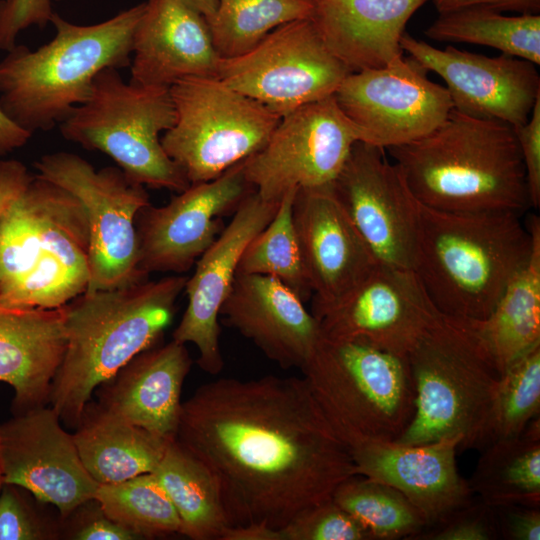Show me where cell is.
Wrapping results in <instances>:
<instances>
[{"label": "cell", "instance_id": "24", "mask_svg": "<svg viewBox=\"0 0 540 540\" xmlns=\"http://www.w3.org/2000/svg\"><path fill=\"white\" fill-rule=\"evenodd\" d=\"M131 56L129 81L167 88L186 77H217L221 60L207 20L182 0L144 2Z\"/></svg>", "mask_w": 540, "mask_h": 540}, {"label": "cell", "instance_id": "1", "mask_svg": "<svg viewBox=\"0 0 540 540\" xmlns=\"http://www.w3.org/2000/svg\"><path fill=\"white\" fill-rule=\"evenodd\" d=\"M216 479L230 526L281 530L357 475L304 378H220L182 402L176 434Z\"/></svg>", "mask_w": 540, "mask_h": 540}, {"label": "cell", "instance_id": "31", "mask_svg": "<svg viewBox=\"0 0 540 540\" xmlns=\"http://www.w3.org/2000/svg\"><path fill=\"white\" fill-rule=\"evenodd\" d=\"M174 505L181 535L193 540L220 539L230 520L216 479L178 441H171L152 472Z\"/></svg>", "mask_w": 540, "mask_h": 540}, {"label": "cell", "instance_id": "49", "mask_svg": "<svg viewBox=\"0 0 540 540\" xmlns=\"http://www.w3.org/2000/svg\"><path fill=\"white\" fill-rule=\"evenodd\" d=\"M201 15L205 17L207 22L212 18L218 0H182Z\"/></svg>", "mask_w": 540, "mask_h": 540}, {"label": "cell", "instance_id": "45", "mask_svg": "<svg viewBox=\"0 0 540 540\" xmlns=\"http://www.w3.org/2000/svg\"><path fill=\"white\" fill-rule=\"evenodd\" d=\"M33 176L18 160L0 159V222L11 204L24 191Z\"/></svg>", "mask_w": 540, "mask_h": 540}, {"label": "cell", "instance_id": "30", "mask_svg": "<svg viewBox=\"0 0 540 540\" xmlns=\"http://www.w3.org/2000/svg\"><path fill=\"white\" fill-rule=\"evenodd\" d=\"M489 506H540V417L510 438L485 446L468 481Z\"/></svg>", "mask_w": 540, "mask_h": 540}, {"label": "cell", "instance_id": "37", "mask_svg": "<svg viewBox=\"0 0 540 540\" xmlns=\"http://www.w3.org/2000/svg\"><path fill=\"white\" fill-rule=\"evenodd\" d=\"M540 411V344L500 375L484 429L482 447L519 435Z\"/></svg>", "mask_w": 540, "mask_h": 540}, {"label": "cell", "instance_id": "34", "mask_svg": "<svg viewBox=\"0 0 540 540\" xmlns=\"http://www.w3.org/2000/svg\"><path fill=\"white\" fill-rule=\"evenodd\" d=\"M332 499L364 527L371 540L415 539L428 526L400 491L360 475L343 481Z\"/></svg>", "mask_w": 540, "mask_h": 540}, {"label": "cell", "instance_id": "35", "mask_svg": "<svg viewBox=\"0 0 540 540\" xmlns=\"http://www.w3.org/2000/svg\"><path fill=\"white\" fill-rule=\"evenodd\" d=\"M310 0H218L208 21L221 58L240 56L288 22L310 18Z\"/></svg>", "mask_w": 540, "mask_h": 540}, {"label": "cell", "instance_id": "7", "mask_svg": "<svg viewBox=\"0 0 540 540\" xmlns=\"http://www.w3.org/2000/svg\"><path fill=\"white\" fill-rule=\"evenodd\" d=\"M415 389L414 416L397 442L418 445L460 438L481 449L500 373L473 336L441 315L405 358Z\"/></svg>", "mask_w": 540, "mask_h": 540}, {"label": "cell", "instance_id": "28", "mask_svg": "<svg viewBox=\"0 0 540 540\" xmlns=\"http://www.w3.org/2000/svg\"><path fill=\"white\" fill-rule=\"evenodd\" d=\"M527 224L533 237L531 253L490 313L482 319L454 318L473 336L500 375L540 344V220L533 215Z\"/></svg>", "mask_w": 540, "mask_h": 540}, {"label": "cell", "instance_id": "51", "mask_svg": "<svg viewBox=\"0 0 540 540\" xmlns=\"http://www.w3.org/2000/svg\"><path fill=\"white\" fill-rule=\"evenodd\" d=\"M51 1H63V0H51Z\"/></svg>", "mask_w": 540, "mask_h": 540}, {"label": "cell", "instance_id": "29", "mask_svg": "<svg viewBox=\"0 0 540 540\" xmlns=\"http://www.w3.org/2000/svg\"><path fill=\"white\" fill-rule=\"evenodd\" d=\"M72 435L85 469L98 484L152 473L171 442L92 400Z\"/></svg>", "mask_w": 540, "mask_h": 540}, {"label": "cell", "instance_id": "22", "mask_svg": "<svg viewBox=\"0 0 540 540\" xmlns=\"http://www.w3.org/2000/svg\"><path fill=\"white\" fill-rule=\"evenodd\" d=\"M292 213L312 287V306L334 301L379 264L331 184L298 189Z\"/></svg>", "mask_w": 540, "mask_h": 540}, {"label": "cell", "instance_id": "41", "mask_svg": "<svg viewBox=\"0 0 540 540\" xmlns=\"http://www.w3.org/2000/svg\"><path fill=\"white\" fill-rule=\"evenodd\" d=\"M51 0H0V50L16 45L18 34L30 26L45 27L54 13Z\"/></svg>", "mask_w": 540, "mask_h": 540}, {"label": "cell", "instance_id": "43", "mask_svg": "<svg viewBox=\"0 0 540 540\" xmlns=\"http://www.w3.org/2000/svg\"><path fill=\"white\" fill-rule=\"evenodd\" d=\"M515 129V128H514ZM525 168L531 206H540V98L528 121L515 129Z\"/></svg>", "mask_w": 540, "mask_h": 540}, {"label": "cell", "instance_id": "40", "mask_svg": "<svg viewBox=\"0 0 540 540\" xmlns=\"http://www.w3.org/2000/svg\"><path fill=\"white\" fill-rule=\"evenodd\" d=\"M499 538L492 506L479 499L458 509L444 521L427 527L415 539L491 540Z\"/></svg>", "mask_w": 540, "mask_h": 540}, {"label": "cell", "instance_id": "46", "mask_svg": "<svg viewBox=\"0 0 540 540\" xmlns=\"http://www.w3.org/2000/svg\"><path fill=\"white\" fill-rule=\"evenodd\" d=\"M439 13L460 8L482 6L500 12L514 11L520 14H538L540 0H432Z\"/></svg>", "mask_w": 540, "mask_h": 540}, {"label": "cell", "instance_id": "12", "mask_svg": "<svg viewBox=\"0 0 540 540\" xmlns=\"http://www.w3.org/2000/svg\"><path fill=\"white\" fill-rule=\"evenodd\" d=\"M349 73L304 18L277 27L240 56L221 58L217 77L282 117L334 95Z\"/></svg>", "mask_w": 540, "mask_h": 540}, {"label": "cell", "instance_id": "9", "mask_svg": "<svg viewBox=\"0 0 540 540\" xmlns=\"http://www.w3.org/2000/svg\"><path fill=\"white\" fill-rule=\"evenodd\" d=\"M301 371L346 446L360 440L397 441L414 416L415 389L405 358L323 337Z\"/></svg>", "mask_w": 540, "mask_h": 540}, {"label": "cell", "instance_id": "6", "mask_svg": "<svg viewBox=\"0 0 540 540\" xmlns=\"http://www.w3.org/2000/svg\"><path fill=\"white\" fill-rule=\"evenodd\" d=\"M90 229L82 203L33 176L0 222V303L53 309L86 292Z\"/></svg>", "mask_w": 540, "mask_h": 540}, {"label": "cell", "instance_id": "42", "mask_svg": "<svg viewBox=\"0 0 540 540\" xmlns=\"http://www.w3.org/2000/svg\"><path fill=\"white\" fill-rule=\"evenodd\" d=\"M72 520L69 539L76 540H136L138 537L110 519L95 499L76 508L68 517ZM64 518V519H66Z\"/></svg>", "mask_w": 540, "mask_h": 540}, {"label": "cell", "instance_id": "26", "mask_svg": "<svg viewBox=\"0 0 540 540\" xmlns=\"http://www.w3.org/2000/svg\"><path fill=\"white\" fill-rule=\"evenodd\" d=\"M428 0H310L328 49L350 72L383 68L404 55L401 38Z\"/></svg>", "mask_w": 540, "mask_h": 540}, {"label": "cell", "instance_id": "11", "mask_svg": "<svg viewBox=\"0 0 540 540\" xmlns=\"http://www.w3.org/2000/svg\"><path fill=\"white\" fill-rule=\"evenodd\" d=\"M38 177L74 195L90 229V279L86 292L112 290L147 279L138 265L136 216L150 204L145 186L119 167L96 170L79 155L55 152L36 163Z\"/></svg>", "mask_w": 540, "mask_h": 540}, {"label": "cell", "instance_id": "20", "mask_svg": "<svg viewBox=\"0 0 540 540\" xmlns=\"http://www.w3.org/2000/svg\"><path fill=\"white\" fill-rule=\"evenodd\" d=\"M278 204L263 200L254 190L249 192L187 278L184 290L188 303L172 339L192 343L199 353L198 365L209 374L216 375L224 367L219 345L220 310L233 288L241 255L270 222Z\"/></svg>", "mask_w": 540, "mask_h": 540}, {"label": "cell", "instance_id": "8", "mask_svg": "<svg viewBox=\"0 0 540 540\" xmlns=\"http://www.w3.org/2000/svg\"><path fill=\"white\" fill-rule=\"evenodd\" d=\"M175 120L170 88L126 82L118 69L106 68L59 128L66 140L112 158L132 181L179 193L191 183L160 137Z\"/></svg>", "mask_w": 540, "mask_h": 540}, {"label": "cell", "instance_id": "33", "mask_svg": "<svg viewBox=\"0 0 540 540\" xmlns=\"http://www.w3.org/2000/svg\"><path fill=\"white\" fill-rule=\"evenodd\" d=\"M298 189L287 191L270 222L248 243L237 275H263L277 279L303 302L313 295L293 222Z\"/></svg>", "mask_w": 540, "mask_h": 540}, {"label": "cell", "instance_id": "23", "mask_svg": "<svg viewBox=\"0 0 540 540\" xmlns=\"http://www.w3.org/2000/svg\"><path fill=\"white\" fill-rule=\"evenodd\" d=\"M304 303L275 278L236 275L220 316L283 369L301 370L323 339L318 321Z\"/></svg>", "mask_w": 540, "mask_h": 540}, {"label": "cell", "instance_id": "16", "mask_svg": "<svg viewBox=\"0 0 540 540\" xmlns=\"http://www.w3.org/2000/svg\"><path fill=\"white\" fill-rule=\"evenodd\" d=\"M243 164L213 180L190 184L164 206L150 203L138 212V265L145 275H180L196 263L224 228L222 218L234 212L253 190L246 182Z\"/></svg>", "mask_w": 540, "mask_h": 540}, {"label": "cell", "instance_id": "27", "mask_svg": "<svg viewBox=\"0 0 540 540\" xmlns=\"http://www.w3.org/2000/svg\"><path fill=\"white\" fill-rule=\"evenodd\" d=\"M67 305L23 308L0 303V382L13 388V414L47 405L66 345Z\"/></svg>", "mask_w": 540, "mask_h": 540}, {"label": "cell", "instance_id": "19", "mask_svg": "<svg viewBox=\"0 0 540 540\" xmlns=\"http://www.w3.org/2000/svg\"><path fill=\"white\" fill-rule=\"evenodd\" d=\"M404 52L446 84L453 109L468 116L524 125L540 98V75L534 63L501 54L488 57L451 45L434 47L405 32Z\"/></svg>", "mask_w": 540, "mask_h": 540}, {"label": "cell", "instance_id": "2", "mask_svg": "<svg viewBox=\"0 0 540 540\" xmlns=\"http://www.w3.org/2000/svg\"><path fill=\"white\" fill-rule=\"evenodd\" d=\"M413 196L455 212L506 211L531 206L514 127L452 109L427 135L386 149Z\"/></svg>", "mask_w": 540, "mask_h": 540}, {"label": "cell", "instance_id": "21", "mask_svg": "<svg viewBox=\"0 0 540 540\" xmlns=\"http://www.w3.org/2000/svg\"><path fill=\"white\" fill-rule=\"evenodd\" d=\"M460 444V438L418 445L360 440L347 447L357 475L400 491L430 527L474 500L468 481L457 468Z\"/></svg>", "mask_w": 540, "mask_h": 540}, {"label": "cell", "instance_id": "25", "mask_svg": "<svg viewBox=\"0 0 540 540\" xmlns=\"http://www.w3.org/2000/svg\"><path fill=\"white\" fill-rule=\"evenodd\" d=\"M192 365L185 344L175 340L136 355L96 389L97 403L167 441L176 439L181 392Z\"/></svg>", "mask_w": 540, "mask_h": 540}, {"label": "cell", "instance_id": "39", "mask_svg": "<svg viewBox=\"0 0 540 540\" xmlns=\"http://www.w3.org/2000/svg\"><path fill=\"white\" fill-rule=\"evenodd\" d=\"M26 489L4 483L0 492V540H46L61 535V527L43 518Z\"/></svg>", "mask_w": 540, "mask_h": 540}, {"label": "cell", "instance_id": "44", "mask_svg": "<svg viewBox=\"0 0 540 540\" xmlns=\"http://www.w3.org/2000/svg\"><path fill=\"white\" fill-rule=\"evenodd\" d=\"M499 536L509 540H539V507L509 504L494 506Z\"/></svg>", "mask_w": 540, "mask_h": 540}, {"label": "cell", "instance_id": "47", "mask_svg": "<svg viewBox=\"0 0 540 540\" xmlns=\"http://www.w3.org/2000/svg\"><path fill=\"white\" fill-rule=\"evenodd\" d=\"M220 540H284L281 530L265 523H246L226 527Z\"/></svg>", "mask_w": 540, "mask_h": 540}, {"label": "cell", "instance_id": "50", "mask_svg": "<svg viewBox=\"0 0 540 540\" xmlns=\"http://www.w3.org/2000/svg\"><path fill=\"white\" fill-rule=\"evenodd\" d=\"M3 485H4V474H3V467H2V461H1V455H0V492L2 490Z\"/></svg>", "mask_w": 540, "mask_h": 540}, {"label": "cell", "instance_id": "48", "mask_svg": "<svg viewBox=\"0 0 540 540\" xmlns=\"http://www.w3.org/2000/svg\"><path fill=\"white\" fill-rule=\"evenodd\" d=\"M31 136L12 122L0 108V156L21 148Z\"/></svg>", "mask_w": 540, "mask_h": 540}, {"label": "cell", "instance_id": "17", "mask_svg": "<svg viewBox=\"0 0 540 540\" xmlns=\"http://www.w3.org/2000/svg\"><path fill=\"white\" fill-rule=\"evenodd\" d=\"M331 187L377 262L413 271L417 200L384 149L356 142Z\"/></svg>", "mask_w": 540, "mask_h": 540}, {"label": "cell", "instance_id": "14", "mask_svg": "<svg viewBox=\"0 0 540 540\" xmlns=\"http://www.w3.org/2000/svg\"><path fill=\"white\" fill-rule=\"evenodd\" d=\"M325 339L358 342L406 358L440 318L412 270L378 264L334 301L312 306Z\"/></svg>", "mask_w": 540, "mask_h": 540}, {"label": "cell", "instance_id": "38", "mask_svg": "<svg viewBox=\"0 0 540 540\" xmlns=\"http://www.w3.org/2000/svg\"><path fill=\"white\" fill-rule=\"evenodd\" d=\"M281 532L284 540H371L332 498L303 510Z\"/></svg>", "mask_w": 540, "mask_h": 540}, {"label": "cell", "instance_id": "13", "mask_svg": "<svg viewBox=\"0 0 540 540\" xmlns=\"http://www.w3.org/2000/svg\"><path fill=\"white\" fill-rule=\"evenodd\" d=\"M361 132L334 95L283 115L255 154L244 160L246 182L265 201L279 203L291 189L333 183Z\"/></svg>", "mask_w": 540, "mask_h": 540}, {"label": "cell", "instance_id": "15", "mask_svg": "<svg viewBox=\"0 0 540 540\" xmlns=\"http://www.w3.org/2000/svg\"><path fill=\"white\" fill-rule=\"evenodd\" d=\"M404 55L378 69L349 73L334 98L361 132V142L382 149L413 142L434 130L453 109L445 86Z\"/></svg>", "mask_w": 540, "mask_h": 540}, {"label": "cell", "instance_id": "5", "mask_svg": "<svg viewBox=\"0 0 540 540\" xmlns=\"http://www.w3.org/2000/svg\"><path fill=\"white\" fill-rule=\"evenodd\" d=\"M144 2L92 25L53 13L55 36L36 50L16 44L0 60V108L31 135L62 123L89 95L106 68L130 66L132 39Z\"/></svg>", "mask_w": 540, "mask_h": 540}, {"label": "cell", "instance_id": "32", "mask_svg": "<svg viewBox=\"0 0 540 540\" xmlns=\"http://www.w3.org/2000/svg\"><path fill=\"white\" fill-rule=\"evenodd\" d=\"M424 33L434 41L487 46L540 64L539 13L508 16L487 7H465L439 13Z\"/></svg>", "mask_w": 540, "mask_h": 540}, {"label": "cell", "instance_id": "3", "mask_svg": "<svg viewBox=\"0 0 540 540\" xmlns=\"http://www.w3.org/2000/svg\"><path fill=\"white\" fill-rule=\"evenodd\" d=\"M187 278L171 275L85 292L67 304L66 345L49 394L61 422L76 428L96 389L155 346L173 320Z\"/></svg>", "mask_w": 540, "mask_h": 540}, {"label": "cell", "instance_id": "4", "mask_svg": "<svg viewBox=\"0 0 540 540\" xmlns=\"http://www.w3.org/2000/svg\"><path fill=\"white\" fill-rule=\"evenodd\" d=\"M532 244L531 230L518 213L444 211L417 200L413 271L445 316L486 317L527 261Z\"/></svg>", "mask_w": 540, "mask_h": 540}, {"label": "cell", "instance_id": "36", "mask_svg": "<svg viewBox=\"0 0 540 540\" xmlns=\"http://www.w3.org/2000/svg\"><path fill=\"white\" fill-rule=\"evenodd\" d=\"M103 512L138 539L181 534V521L154 473L99 484L94 495Z\"/></svg>", "mask_w": 540, "mask_h": 540}, {"label": "cell", "instance_id": "10", "mask_svg": "<svg viewBox=\"0 0 540 540\" xmlns=\"http://www.w3.org/2000/svg\"><path fill=\"white\" fill-rule=\"evenodd\" d=\"M170 94L176 120L161 143L191 184L213 180L255 154L281 119L215 76L180 79Z\"/></svg>", "mask_w": 540, "mask_h": 540}, {"label": "cell", "instance_id": "18", "mask_svg": "<svg viewBox=\"0 0 540 540\" xmlns=\"http://www.w3.org/2000/svg\"><path fill=\"white\" fill-rule=\"evenodd\" d=\"M4 483L18 485L57 508L61 519L94 499L98 483L85 469L73 435L46 405L0 423Z\"/></svg>", "mask_w": 540, "mask_h": 540}]
</instances>
